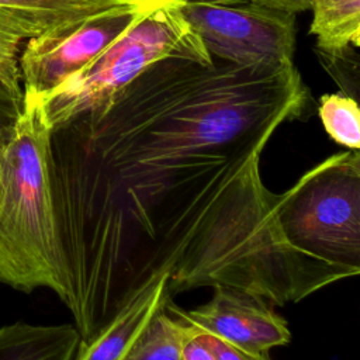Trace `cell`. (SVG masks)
<instances>
[{
  "instance_id": "obj_6",
  "label": "cell",
  "mask_w": 360,
  "mask_h": 360,
  "mask_svg": "<svg viewBox=\"0 0 360 360\" xmlns=\"http://www.w3.org/2000/svg\"><path fill=\"white\" fill-rule=\"evenodd\" d=\"M167 1L170 0H125L27 39L18 56L24 97L45 98L124 37L146 14Z\"/></svg>"
},
{
  "instance_id": "obj_3",
  "label": "cell",
  "mask_w": 360,
  "mask_h": 360,
  "mask_svg": "<svg viewBox=\"0 0 360 360\" xmlns=\"http://www.w3.org/2000/svg\"><path fill=\"white\" fill-rule=\"evenodd\" d=\"M277 231L329 285L360 273V153H335L304 173L274 207Z\"/></svg>"
},
{
  "instance_id": "obj_8",
  "label": "cell",
  "mask_w": 360,
  "mask_h": 360,
  "mask_svg": "<svg viewBox=\"0 0 360 360\" xmlns=\"http://www.w3.org/2000/svg\"><path fill=\"white\" fill-rule=\"evenodd\" d=\"M172 300L165 277L141 290L97 335L80 342L75 360H124L150 319Z\"/></svg>"
},
{
  "instance_id": "obj_18",
  "label": "cell",
  "mask_w": 360,
  "mask_h": 360,
  "mask_svg": "<svg viewBox=\"0 0 360 360\" xmlns=\"http://www.w3.org/2000/svg\"><path fill=\"white\" fill-rule=\"evenodd\" d=\"M252 1L295 15L298 13L311 10L314 0H252Z\"/></svg>"
},
{
  "instance_id": "obj_5",
  "label": "cell",
  "mask_w": 360,
  "mask_h": 360,
  "mask_svg": "<svg viewBox=\"0 0 360 360\" xmlns=\"http://www.w3.org/2000/svg\"><path fill=\"white\" fill-rule=\"evenodd\" d=\"M180 10L211 58L245 68L294 65V14L252 0H183Z\"/></svg>"
},
{
  "instance_id": "obj_9",
  "label": "cell",
  "mask_w": 360,
  "mask_h": 360,
  "mask_svg": "<svg viewBox=\"0 0 360 360\" xmlns=\"http://www.w3.org/2000/svg\"><path fill=\"white\" fill-rule=\"evenodd\" d=\"M125 0H0V27L21 41L121 4Z\"/></svg>"
},
{
  "instance_id": "obj_12",
  "label": "cell",
  "mask_w": 360,
  "mask_h": 360,
  "mask_svg": "<svg viewBox=\"0 0 360 360\" xmlns=\"http://www.w3.org/2000/svg\"><path fill=\"white\" fill-rule=\"evenodd\" d=\"M187 326L167 314H155L124 360H181Z\"/></svg>"
},
{
  "instance_id": "obj_14",
  "label": "cell",
  "mask_w": 360,
  "mask_h": 360,
  "mask_svg": "<svg viewBox=\"0 0 360 360\" xmlns=\"http://www.w3.org/2000/svg\"><path fill=\"white\" fill-rule=\"evenodd\" d=\"M24 108V91L18 82L0 79V150L11 139Z\"/></svg>"
},
{
  "instance_id": "obj_2",
  "label": "cell",
  "mask_w": 360,
  "mask_h": 360,
  "mask_svg": "<svg viewBox=\"0 0 360 360\" xmlns=\"http://www.w3.org/2000/svg\"><path fill=\"white\" fill-rule=\"evenodd\" d=\"M49 136L42 103L24 97L22 114L0 150V281L30 292L65 294L49 186Z\"/></svg>"
},
{
  "instance_id": "obj_1",
  "label": "cell",
  "mask_w": 360,
  "mask_h": 360,
  "mask_svg": "<svg viewBox=\"0 0 360 360\" xmlns=\"http://www.w3.org/2000/svg\"><path fill=\"white\" fill-rule=\"evenodd\" d=\"M170 56L51 129L62 302L80 342L165 277L167 292L226 285L274 305L328 284L287 248L260 174L274 131L309 91L295 66Z\"/></svg>"
},
{
  "instance_id": "obj_7",
  "label": "cell",
  "mask_w": 360,
  "mask_h": 360,
  "mask_svg": "<svg viewBox=\"0 0 360 360\" xmlns=\"http://www.w3.org/2000/svg\"><path fill=\"white\" fill-rule=\"evenodd\" d=\"M212 288L211 300L194 309L179 308L172 300L163 308L181 323L246 350L269 353L290 342L285 319L263 297L226 285Z\"/></svg>"
},
{
  "instance_id": "obj_16",
  "label": "cell",
  "mask_w": 360,
  "mask_h": 360,
  "mask_svg": "<svg viewBox=\"0 0 360 360\" xmlns=\"http://www.w3.org/2000/svg\"><path fill=\"white\" fill-rule=\"evenodd\" d=\"M200 332V330H198ZM207 345L215 354L217 360H271L269 357V353L264 352H252L242 347H238L235 345H231L229 342L211 335L201 332Z\"/></svg>"
},
{
  "instance_id": "obj_15",
  "label": "cell",
  "mask_w": 360,
  "mask_h": 360,
  "mask_svg": "<svg viewBox=\"0 0 360 360\" xmlns=\"http://www.w3.org/2000/svg\"><path fill=\"white\" fill-rule=\"evenodd\" d=\"M21 39L0 27V79L21 82L18 56Z\"/></svg>"
},
{
  "instance_id": "obj_11",
  "label": "cell",
  "mask_w": 360,
  "mask_h": 360,
  "mask_svg": "<svg viewBox=\"0 0 360 360\" xmlns=\"http://www.w3.org/2000/svg\"><path fill=\"white\" fill-rule=\"evenodd\" d=\"M309 32L316 49L338 53L360 45V0H314Z\"/></svg>"
},
{
  "instance_id": "obj_10",
  "label": "cell",
  "mask_w": 360,
  "mask_h": 360,
  "mask_svg": "<svg viewBox=\"0 0 360 360\" xmlns=\"http://www.w3.org/2000/svg\"><path fill=\"white\" fill-rule=\"evenodd\" d=\"M80 340L70 323L14 322L0 328V360H75Z\"/></svg>"
},
{
  "instance_id": "obj_17",
  "label": "cell",
  "mask_w": 360,
  "mask_h": 360,
  "mask_svg": "<svg viewBox=\"0 0 360 360\" xmlns=\"http://www.w3.org/2000/svg\"><path fill=\"white\" fill-rule=\"evenodd\" d=\"M181 360H217V357L207 345L202 333L187 326V336L181 349Z\"/></svg>"
},
{
  "instance_id": "obj_13",
  "label": "cell",
  "mask_w": 360,
  "mask_h": 360,
  "mask_svg": "<svg viewBox=\"0 0 360 360\" xmlns=\"http://www.w3.org/2000/svg\"><path fill=\"white\" fill-rule=\"evenodd\" d=\"M318 112L325 131L336 143L359 150L360 111L356 98L343 93L325 94L319 98Z\"/></svg>"
},
{
  "instance_id": "obj_4",
  "label": "cell",
  "mask_w": 360,
  "mask_h": 360,
  "mask_svg": "<svg viewBox=\"0 0 360 360\" xmlns=\"http://www.w3.org/2000/svg\"><path fill=\"white\" fill-rule=\"evenodd\" d=\"M181 3L170 0L152 10L124 37L39 100L49 128L103 101L160 59L183 56L210 63L212 59L208 51L181 14Z\"/></svg>"
}]
</instances>
